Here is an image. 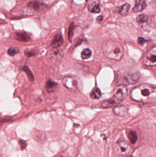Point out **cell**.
<instances>
[{"instance_id": "cell-1", "label": "cell", "mask_w": 156, "mask_h": 157, "mask_svg": "<svg viewBox=\"0 0 156 157\" xmlns=\"http://www.w3.org/2000/svg\"><path fill=\"white\" fill-rule=\"evenodd\" d=\"M156 88L150 84H141L133 89L130 93L131 98L135 101H143L155 95Z\"/></svg>"}, {"instance_id": "cell-2", "label": "cell", "mask_w": 156, "mask_h": 157, "mask_svg": "<svg viewBox=\"0 0 156 157\" xmlns=\"http://www.w3.org/2000/svg\"><path fill=\"white\" fill-rule=\"evenodd\" d=\"M103 52L107 58L114 60H120L124 54V48L117 41L109 40L103 45Z\"/></svg>"}, {"instance_id": "cell-3", "label": "cell", "mask_w": 156, "mask_h": 157, "mask_svg": "<svg viewBox=\"0 0 156 157\" xmlns=\"http://www.w3.org/2000/svg\"><path fill=\"white\" fill-rule=\"evenodd\" d=\"M115 150L116 153L122 156L129 155L132 153V147L129 143L125 141H120L115 144Z\"/></svg>"}, {"instance_id": "cell-4", "label": "cell", "mask_w": 156, "mask_h": 157, "mask_svg": "<svg viewBox=\"0 0 156 157\" xmlns=\"http://www.w3.org/2000/svg\"><path fill=\"white\" fill-rule=\"evenodd\" d=\"M128 90L125 84H121L114 90V98L120 102L124 99L128 95Z\"/></svg>"}, {"instance_id": "cell-5", "label": "cell", "mask_w": 156, "mask_h": 157, "mask_svg": "<svg viewBox=\"0 0 156 157\" xmlns=\"http://www.w3.org/2000/svg\"><path fill=\"white\" fill-rule=\"evenodd\" d=\"M143 63L147 66H155L156 64V48H151L145 55Z\"/></svg>"}, {"instance_id": "cell-6", "label": "cell", "mask_w": 156, "mask_h": 157, "mask_svg": "<svg viewBox=\"0 0 156 157\" xmlns=\"http://www.w3.org/2000/svg\"><path fill=\"white\" fill-rule=\"evenodd\" d=\"M62 82L65 87L71 90H76L78 88V81L74 77H65L63 78Z\"/></svg>"}, {"instance_id": "cell-7", "label": "cell", "mask_w": 156, "mask_h": 157, "mask_svg": "<svg viewBox=\"0 0 156 157\" xmlns=\"http://www.w3.org/2000/svg\"><path fill=\"white\" fill-rule=\"evenodd\" d=\"M46 7V6L43 2L38 1H33L28 3V7L29 9L34 10L35 12H39Z\"/></svg>"}, {"instance_id": "cell-8", "label": "cell", "mask_w": 156, "mask_h": 157, "mask_svg": "<svg viewBox=\"0 0 156 157\" xmlns=\"http://www.w3.org/2000/svg\"><path fill=\"white\" fill-rule=\"evenodd\" d=\"M88 0H72L71 8L74 11H80L84 8Z\"/></svg>"}, {"instance_id": "cell-9", "label": "cell", "mask_w": 156, "mask_h": 157, "mask_svg": "<svg viewBox=\"0 0 156 157\" xmlns=\"http://www.w3.org/2000/svg\"><path fill=\"white\" fill-rule=\"evenodd\" d=\"M140 77V74L138 72H129L125 76V80L130 84L136 83Z\"/></svg>"}, {"instance_id": "cell-10", "label": "cell", "mask_w": 156, "mask_h": 157, "mask_svg": "<svg viewBox=\"0 0 156 157\" xmlns=\"http://www.w3.org/2000/svg\"><path fill=\"white\" fill-rule=\"evenodd\" d=\"M148 0H136V4L133 8L134 12H140L144 10L147 5Z\"/></svg>"}, {"instance_id": "cell-11", "label": "cell", "mask_w": 156, "mask_h": 157, "mask_svg": "<svg viewBox=\"0 0 156 157\" xmlns=\"http://www.w3.org/2000/svg\"><path fill=\"white\" fill-rule=\"evenodd\" d=\"M63 43V39L62 36L60 34H57L52 40L51 46L54 48H57L60 47Z\"/></svg>"}, {"instance_id": "cell-12", "label": "cell", "mask_w": 156, "mask_h": 157, "mask_svg": "<svg viewBox=\"0 0 156 157\" xmlns=\"http://www.w3.org/2000/svg\"><path fill=\"white\" fill-rule=\"evenodd\" d=\"M119 101L115 99L114 98L109 99L107 100L104 101L101 103V106L104 108H111L116 104L119 103Z\"/></svg>"}, {"instance_id": "cell-13", "label": "cell", "mask_w": 156, "mask_h": 157, "mask_svg": "<svg viewBox=\"0 0 156 157\" xmlns=\"http://www.w3.org/2000/svg\"><path fill=\"white\" fill-rule=\"evenodd\" d=\"M16 39L22 42H27L30 39L29 36L27 33L24 32H16L15 35Z\"/></svg>"}, {"instance_id": "cell-14", "label": "cell", "mask_w": 156, "mask_h": 157, "mask_svg": "<svg viewBox=\"0 0 156 157\" xmlns=\"http://www.w3.org/2000/svg\"><path fill=\"white\" fill-rule=\"evenodd\" d=\"M88 10L91 13H99L100 12L101 9L99 4L97 2H93L89 5Z\"/></svg>"}, {"instance_id": "cell-15", "label": "cell", "mask_w": 156, "mask_h": 157, "mask_svg": "<svg viewBox=\"0 0 156 157\" xmlns=\"http://www.w3.org/2000/svg\"><path fill=\"white\" fill-rule=\"evenodd\" d=\"M46 88L49 92H55L58 87V84L51 80H48L46 83Z\"/></svg>"}, {"instance_id": "cell-16", "label": "cell", "mask_w": 156, "mask_h": 157, "mask_svg": "<svg viewBox=\"0 0 156 157\" xmlns=\"http://www.w3.org/2000/svg\"><path fill=\"white\" fill-rule=\"evenodd\" d=\"M114 113L120 116H124L127 112L126 107L124 106H118L114 109Z\"/></svg>"}, {"instance_id": "cell-17", "label": "cell", "mask_w": 156, "mask_h": 157, "mask_svg": "<svg viewBox=\"0 0 156 157\" xmlns=\"http://www.w3.org/2000/svg\"><path fill=\"white\" fill-rule=\"evenodd\" d=\"M128 139L132 144H135L137 142L138 136L135 131H131L128 135Z\"/></svg>"}, {"instance_id": "cell-18", "label": "cell", "mask_w": 156, "mask_h": 157, "mask_svg": "<svg viewBox=\"0 0 156 157\" xmlns=\"http://www.w3.org/2000/svg\"><path fill=\"white\" fill-rule=\"evenodd\" d=\"M130 8L131 6L129 3L125 4L120 8L119 13L122 15H125L129 13Z\"/></svg>"}, {"instance_id": "cell-19", "label": "cell", "mask_w": 156, "mask_h": 157, "mask_svg": "<svg viewBox=\"0 0 156 157\" xmlns=\"http://www.w3.org/2000/svg\"><path fill=\"white\" fill-rule=\"evenodd\" d=\"M101 96V92L100 90L98 87L93 89L90 94V97L93 99H97L100 98Z\"/></svg>"}, {"instance_id": "cell-20", "label": "cell", "mask_w": 156, "mask_h": 157, "mask_svg": "<svg viewBox=\"0 0 156 157\" xmlns=\"http://www.w3.org/2000/svg\"><path fill=\"white\" fill-rule=\"evenodd\" d=\"M76 26L74 23H71L70 26L69 28L68 33V36L69 40L70 42L72 41V39L74 35V30L76 28Z\"/></svg>"}, {"instance_id": "cell-21", "label": "cell", "mask_w": 156, "mask_h": 157, "mask_svg": "<svg viewBox=\"0 0 156 157\" xmlns=\"http://www.w3.org/2000/svg\"><path fill=\"white\" fill-rule=\"evenodd\" d=\"M23 70L26 74L29 80L31 81H34V77L32 72L31 71L29 68L27 66H24L23 67Z\"/></svg>"}, {"instance_id": "cell-22", "label": "cell", "mask_w": 156, "mask_h": 157, "mask_svg": "<svg viewBox=\"0 0 156 157\" xmlns=\"http://www.w3.org/2000/svg\"><path fill=\"white\" fill-rule=\"evenodd\" d=\"M92 55V51L89 48L85 49L81 53L82 58L83 59H89Z\"/></svg>"}, {"instance_id": "cell-23", "label": "cell", "mask_w": 156, "mask_h": 157, "mask_svg": "<svg viewBox=\"0 0 156 157\" xmlns=\"http://www.w3.org/2000/svg\"><path fill=\"white\" fill-rule=\"evenodd\" d=\"M148 16L144 14L139 15L136 17V21L138 23H142V24L146 23L148 21Z\"/></svg>"}, {"instance_id": "cell-24", "label": "cell", "mask_w": 156, "mask_h": 157, "mask_svg": "<svg viewBox=\"0 0 156 157\" xmlns=\"http://www.w3.org/2000/svg\"><path fill=\"white\" fill-rule=\"evenodd\" d=\"M19 52V50L17 48H15V47L10 48L7 51V53L10 56H14Z\"/></svg>"}, {"instance_id": "cell-25", "label": "cell", "mask_w": 156, "mask_h": 157, "mask_svg": "<svg viewBox=\"0 0 156 157\" xmlns=\"http://www.w3.org/2000/svg\"><path fill=\"white\" fill-rule=\"evenodd\" d=\"M146 41L148 42L149 40H146L143 37H139V38L137 40V42H138L139 45H141V46H143Z\"/></svg>"}, {"instance_id": "cell-26", "label": "cell", "mask_w": 156, "mask_h": 157, "mask_svg": "<svg viewBox=\"0 0 156 157\" xmlns=\"http://www.w3.org/2000/svg\"><path fill=\"white\" fill-rule=\"evenodd\" d=\"M25 55H26L27 56V57H30L35 55L36 53L34 52L27 51L26 50L25 51Z\"/></svg>"}, {"instance_id": "cell-27", "label": "cell", "mask_w": 156, "mask_h": 157, "mask_svg": "<svg viewBox=\"0 0 156 157\" xmlns=\"http://www.w3.org/2000/svg\"><path fill=\"white\" fill-rule=\"evenodd\" d=\"M56 1H57V0H45V2H44L43 3L47 6L48 5L53 4V3L55 2Z\"/></svg>"}, {"instance_id": "cell-28", "label": "cell", "mask_w": 156, "mask_h": 157, "mask_svg": "<svg viewBox=\"0 0 156 157\" xmlns=\"http://www.w3.org/2000/svg\"><path fill=\"white\" fill-rule=\"evenodd\" d=\"M103 20V16H100L96 18V20L98 23H100Z\"/></svg>"}, {"instance_id": "cell-29", "label": "cell", "mask_w": 156, "mask_h": 157, "mask_svg": "<svg viewBox=\"0 0 156 157\" xmlns=\"http://www.w3.org/2000/svg\"><path fill=\"white\" fill-rule=\"evenodd\" d=\"M124 157H132V156L131 155H129L126 156H125Z\"/></svg>"}, {"instance_id": "cell-30", "label": "cell", "mask_w": 156, "mask_h": 157, "mask_svg": "<svg viewBox=\"0 0 156 157\" xmlns=\"http://www.w3.org/2000/svg\"><path fill=\"white\" fill-rule=\"evenodd\" d=\"M57 157H67L65 156H64V155H60V156H58Z\"/></svg>"}]
</instances>
